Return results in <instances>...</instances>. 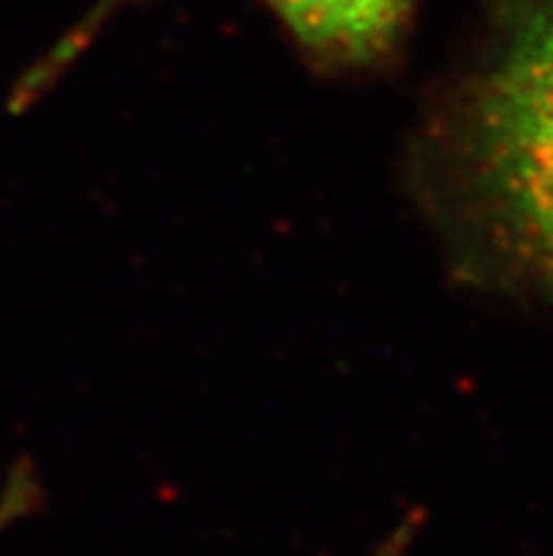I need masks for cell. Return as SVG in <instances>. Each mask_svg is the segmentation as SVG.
I'll return each mask as SVG.
<instances>
[{
  "label": "cell",
  "mask_w": 553,
  "mask_h": 556,
  "mask_svg": "<svg viewBox=\"0 0 553 556\" xmlns=\"http://www.w3.org/2000/svg\"><path fill=\"white\" fill-rule=\"evenodd\" d=\"M466 178L494 238L553 291V0H514L466 93Z\"/></svg>",
  "instance_id": "6da1fadb"
},
{
  "label": "cell",
  "mask_w": 553,
  "mask_h": 556,
  "mask_svg": "<svg viewBox=\"0 0 553 556\" xmlns=\"http://www.w3.org/2000/svg\"><path fill=\"white\" fill-rule=\"evenodd\" d=\"M311 56L330 65L373 63L395 42L410 0H266Z\"/></svg>",
  "instance_id": "7a4b0ae2"
},
{
  "label": "cell",
  "mask_w": 553,
  "mask_h": 556,
  "mask_svg": "<svg viewBox=\"0 0 553 556\" xmlns=\"http://www.w3.org/2000/svg\"><path fill=\"white\" fill-rule=\"evenodd\" d=\"M127 3H134V0H97V7L85 14L83 21L71 28L68 35L56 42L54 49L42 56L40 63H37L35 68L28 71L26 77H23V83L14 88V105L35 102V99L40 97L49 85H54L56 79H60V74H63V71L68 68V65L74 63V60H77L88 46H91L93 37L102 31V26H105V23L111 21L113 14L120 12L122 7H127Z\"/></svg>",
  "instance_id": "3957f363"
},
{
  "label": "cell",
  "mask_w": 553,
  "mask_h": 556,
  "mask_svg": "<svg viewBox=\"0 0 553 556\" xmlns=\"http://www.w3.org/2000/svg\"><path fill=\"white\" fill-rule=\"evenodd\" d=\"M415 531H418V520H404L401 526H395V529H392L390 534H387L367 556H406Z\"/></svg>",
  "instance_id": "277c9868"
},
{
  "label": "cell",
  "mask_w": 553,
  "mask_h": 556,
  "mask_svg": "<svg viewBox=\"0 0 553 556\" xmlns=\"http://www.w3.org/2000/svg\"><path fill=\"white\" fill-rule=\"evenodd\" d=\"M32 501V492H28V480L17 478L9 483V492L0 497V531L7 526L9 520L14 517H21V511L26 508V503Z\"/></svg>",
  "instance_id": "5b68a950"
}]
</instances>
